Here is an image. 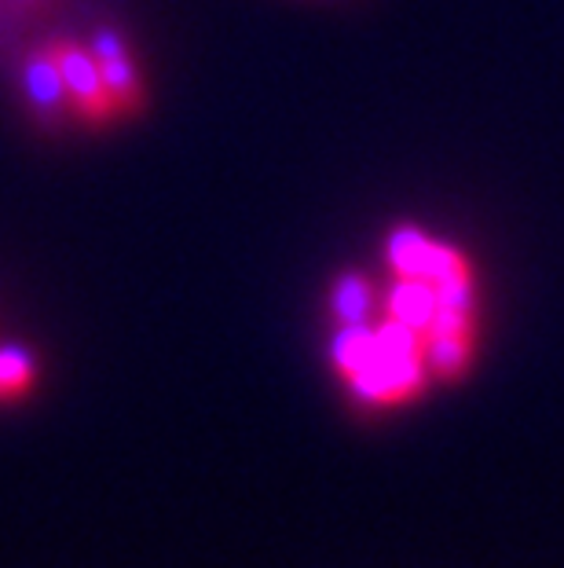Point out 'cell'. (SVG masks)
I'll use <instances>...</instances> for the list:
<instances>
[{"label":"cell","mask_w":564,"mask_h":568,"mask_svg":"<svg viewBox=\"0 0 564 568\" xmlns=\"http://www.w3.org/2000/svg\"><path fill=\"white\" fill-rule=\"evenodd\" d=\"M378 348L348 382V389L359 404L389 407L403 404L425 389L429 364H425V337L411 326L396 323L386 316V323L375 326Z\"/></svg>","instance_id":"1"},{"label":"cell","mask_w":564,"mask_h":568,"mask_svg":"<svg viewBox=\"0 0 564 568\" xmlns=\"http://www.w3.org/2000/svg\"><path fill=\"white\" fill-rule=\"evenodd\" d=\"M52 52L59 59V74L66 81V95H70V114L81 118L85 125H111L117 118V106L106 92V81L95 67V55L89 44L81 41H52Z\"/></svg>","instance_id":"2"},{"label":"cell","mask_w":564,"mask_h":568,"mask_svg":"<svg viewBox=\"0 0 564 568\" xmlns=\"http://www.w3.org/2000/svg\"><path fill=\"white\" fill-rule=\"evenodd\" d=\"M89 48L95 55V67L106 81V92L117 106V118H125L132 111L143 106V81H140V70L132 63V52L125 38L117 30H95L89 38Z\"/></svg>","instance_id":"3"},{"label":"cell","mask_w":564,"mask_h":568,"mask_svg":"<svg viewBox=\"0 0 564 568\" xmlns=\"http://www.w3.org/2000/svg\"><path fill=\"white\" fill-rule=\"evenodd\" d=\"M22 92H27L33 118L44 125H59L70 114L66 81L59 74V59L52 52V41L41 48H30L27 59H22Z\"/></svg>","instance_id":"4"},{"label":"cell","mask_w":564,"mask_h":568,"mask_svg":"<svg viewBox=\"0 0 564 568\" xmlns=\"http://www.w3.org/2000/svg\"><path fill=\"white\" fill-rule=\"evenodd\" d=\"M381 305H386L389 320L411 326L418 334H429L437 312H440V294L429 280H411V275H396V283L389 294H381Z\"/></svg>","instance_id":"5"},{"label":"cell","mask_w":564,"mask_h":568,"mask_svg":"<svg viewBox=\"0 0 564 568\" xmlns=\"http://www.w3.org/2000/svg\"><path fill=\"white\" fill-rule=\"evenodd\" d=\"M381 305L378 286L359 272H345L330 286V312L341 326L352 323H370V312Z\"/></svg>","instance_id":"6"},{"label":"cell","mask_w":564,"mask_h":568,"mask_svg":"<svg viewBox=\"0 0 564 568\" xmlns=\"http://www.w3.org/2000/svg\"><path fill=\"white\" fill-rule=\"evenodd\" d=\"M473 345L476 334H437L425 342V364L429 374H437L443 382H459L473 364Z\"/></svg>","instance_id":"7"},{"label":"cell","mask_w":564,"mask_h":568,"mask_svg":"<svg viewBox=\"0 0 564 568\" xmlns=\"http://www.w3.org/2000/svg\"><path fill=\"white\" fill-rule=\"evenodd\" d=\"M33 374H38V364L22 345H4L0 348V396L16 400L33 385Z\"/></svg>","instance_id":"8"}]
</instances>
